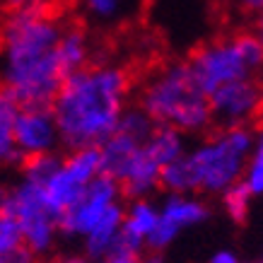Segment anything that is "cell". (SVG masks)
<instances>
[{"label": "cell", "mask_w": 263, "mask_h": 263, "mask_svg": "<svg viewBox=\"0 0 263 263\" xmlns=\"http://www.w3.org/2000/svg\"><path fill=\"white\" fill-rule=\"evenodd\" d=\"M232 5H234V10L239 15L251 17V20L263 12V0H232Z\"/></svg>", "instance_id": "obj_21"}, {"label": "cell", "mask_w": 263, "mask_h": 263, "mask_svg": "<svg viewBox=\"0 0 263 263\" xmlns=\"http://www.w3.org/2000/svg\"><path fill=\"white\" fill-rule=\"evenodd\" d=\"M138 106L155 126H169L183 136H198L213 126L208 95L196 85L186 61L155 68L140 85Z\"/></svg>", "instance_id": "obj_4"}, {"label": "cell", "mask_w": 263, "mask_h": 263, "mask_svg": "<svg viewBox=\"0 0 263 263\" xmlns=\"http://www.w3.org/2000/svg\"><path fill=\"white\" fill-rule=\"evenodd\" d=\"M12 138L22 157L53 152V147L61 143L53 111L51 109H20V116L12 128Z\"/></svg>", "instance_id": "obj_11"}, {"label": "cell", "mask_w": 263, "mask_h": 263, "mask_svg": "<svg viewBox=\"0 0 263 263\" xmlns=\"http://www.w3.org/2000/svg\"><path fill=\"white\" fill-rule=\"evenodd\" d=\"M208 263H244V261H241V256L234 249H217V251L210 254Z\"/></svg>", "instance_id": "obj_22"}, {"label": "cell", "mask_w": 263, "mask_h": 263, "mask_svg": "<svg viewBox=\"0 0 263 263\" xmlns=\"http://www.w3.org/2000/svg\"><path fill=\"white\" fill-rule=\"evenodd\" d=\"M213 126L217 128H251L263 116V82L261 78L239 80L215 89L208 97Z\"/></svg>", "instance_id": "obj_9"}, {"label": "cell", "mask_w": 263, "mask_h": 263, "mask_svg": "<svg viewBox=\"0 0 263 263\" xmlns=\"http://www.w3.org/2000/svg\"><path fill=\"white\" fill-rule=\"evenodd\" d=\"M85 12L99 22H111L123 12L126 0H80Z\"/></svg>", "instance_id": "obj_19"}, {"label": "cell", "mask_w": 263, "mask_h": 263, "mask_svg": "<svg viewBox=\"0 0 263 263\" xmlns=\"http://www.w3.org/2000/svg\"><path fill=\"white\" fill-rule=\"evenodd\" d=\"M56 61L65 78L92 63V44H89L87 32L82 27L65 24V29L56 46Z\"/></svg>", "instance_id": "obj_13"}, {"label": "cell", "mask_w": 263, "mask_h": 263, "mask_svg": "<svg viewBox=\"0 0 263 263\" xmlns=\"http://www.w3.org/2000/svg\"><path fill=\"white\" fill-rule=\"evenodd\" d=\"M51 263H87V261L78 258V256H68V258H58V261H51Z\"/></svg>", "instance_id": "obj_24"}, {"label": "cell", "mask_w": 263, "mask_h": 263, "mask_svg": "<svg viewBox=\"0 0 263 263\" xmlns=\"http://www.w3.org/2000/svg\"><path fill=\"white\" fill-rule=\"evenodd\" d=\"M12 210H15L24 247L34 256L51 251L58 234V220L48 210L44 189L39 183L22 179V183L17 189H12Z\"/></svg>", "instance_id": "obj_7"}, {"label": "cell", "mask_w": 263, "mask_h": 263, "mask_svg": "<svg viewBox=\"0 0 263 263\" xmlns=\"http://www.w3.org/2000/svg\"><path fill=\"white\" fill-rule=\"evenodd\" d=\"M0 263H36V256L24 247V244H20V247L0 254Z\"/></svg>", "instance_id": "obj_20"}, {"label": "cell", "mask_w": 263, "mask_h": 263, "mask_svg": "<svg viewBox=\"0 0 263 263\" xmlns=\"http://www.w3.org/2000/svg\"><path fill=\"white\" fill-rule=\"evenodd\" d=\"M186 138L189 136H183L181 130H176V128L155 126L152 133L147 136V140H145V150H147V155L152 160L164 169L189 150V140Z\"/></svg>", "instance_id": "obj_14"}, {"label": "cell", "mask_w": 263, "mask_h": 263, "mask_svg": "<svg viewBox=\"0 0 263 263\" xmlns=\"http://www.w3.org/2000/svg\"><path fill=\"white\" fill-rule=\"evenodd\" d=\"M65 24L53 0L8 12L0 39L8 58L5 87L22 109H51L65 75L58 68L56 46Z\"/></svg>", "instance_id": "obj_1"}, {"label": "cell", "mask_w": 263, "mask_h": 263, "mask_svg": "<svg viewBox=\"0 0 263 263\" xmlns=\"http://www.w3.org/2000/svg\"><path fill=\"white\" fill-rule=\"evenodd\" d=\"M133 80L126 65L99 61L63 80L51 111L65 147H99L128 109Z\"/></svg>", "instance_id": "obj_2"}, {"label": "cell", "mask_w": 263, "mask_h": 263, "mask_svg": "<svg viewBox=\"0 0 263 263\" xmlns=\"http://www.w3.org/2000/svg\"><path fill=\"white\" fill-rule=\"evenodd\" d=\"M102 174V155L99 147H82V150H70L68 157L61 160V167L53 172L41 189L46 198L48 210L61 220L65 210L75 205V200L80 198L85 189Z\"/></svg>", "instance_id": "obj_6"}, {"label": "cell", "mask_w": 263, "mask_h": 263, "mask_svg": "<svg viewBox=\"0 0 263 263\" xmlns=\"http://www.w3.org/2000/svg\"><path fill=\"white\" fill-rule=\"evenodd\" d=\"M20 102L15 95L10 92L5 85L0 87V164H15L22 162V152L17 150L15 138H12V128L20 116Z\"/></svg>", "instance_id": "obj_15"}, {"label": "cell", "mask_w": 263, "mask_h": 263, "mask_svg": "<svg viewBox=\"0 0 263 263\" xmlns=\"http://www.w3.org/2000/svg\"><path fill=\"white\" fill-rule=\"evenodd\" d=\"M143 263H167V261H164V258H162L160 254H152V256H147V258H145Z\"/></svg>", "instance_id": "obj_25"}, {"label": "cell", "mask_w": 263, "mask_h": 263, "mask_svg": "<svg viewBox=\"0 0 263 263\" xmlns=\"http://www.w3.org/2000/svg\"><path fill=\"white\" fill-rule=\"evenodd\" d=\"M186 65L196 85L210 97L224 85L261 78L263 48L249 32H232L200 44Z\"/></svg>", "instance_id": "obj_5"}, {"label": "cell", "mask_w": 263, "mask_h": 263, "mask_svg": "<svg viewBox=\"0 0 263 263\" xmlns=\"http://www.w3.org/2000/svg\"><path fill=\"white\" fill-rule=\"evenodd\" d=\"M222 200V210L224 215L230 217L232 222H244L251 213V205H254V196L249 193V189L244 183H237V186H232L230 191H224L220 196Z\"/></svg>", "instance_id": "obj_17"}, {"label": "cell", "mask_w": 263, "mask_h": 263, "mask_svg": "<svg viewBox=\"0 0 263 263\" xmlns=\"http://www.w3.org/2000/svg\"><path fill=\"white\" fill-rule=\"evenodd\" d=\"M160 220V205L150 198L130 200L123 208V224H121V239L116 254H138L147 247L152 232ZM114 254V256H116Z\"/></svg>", "instance_id": "obj_12"}, {"label": "cell", "mask_w": 263, "mask_h": 263, "mask_svg": "<svg viewBox=\"0 0 263 263\" xmlns=\"http://www.w3.org/2000/svg\"><path fill=\"white\" fill-rule=\"evenodd\" d=\"M254 143L251 128H217L189 145L176 162L162 169L160 189L167 193L222 196L241 183Z\"/></svg>", "instance_id": "obj_3"}, {"label": "cell", "mask_w": 263, "mask_h": 263, "mask_svg": "<svg viewBox=\"0 0 263 263\" xmlns=\"http://www.w3.org/2000/svg\"><path fill=\"white\" fill-rule=\"evenodd\" d=\"M241 183L247 186L254 198L263 196V126L254 130V143H251V152H249Z\"/></svg>", "instance_id": "obj_16"}, {"label": "cell", "mask_w": 263, "mask_h": 263, "mask_svg": "<svg viewBox=\"0 0 263 263\" xmlns=\"http://www.w3.org/2000/svg\"><path fill=\"white\" fill-rule=\"evenodd\" d=\"M249 34H251V36L258 41V46L263 48V12L251 20V29H249Z\"/></svg>", "instance_id": "obj_23"}, {"label": "cell", "mask_w": 263, "mask_h": 263, "mask_svg": "<svg viewBox=\"0 0 263 263\" xmlns=\"http://www.w3.org/2000/svg\"><path fill=\"white\" fill-rule=\"evenodd\" d=\"M244 263H263V256H258V258H251V261H244Z\"/></svg>", "instance_id": "obj_26"}, {"label": "cell", "mask_w": 263, "mask_h": 263, "mask_svg": "<svg viewBox=\"0 0 263 263\" xmlns=\"http://www.w3.org/2000/svg\"><path fill=\"white\" fill-rule=\"evenodd\" d=\"M121 186L114 181L111 176L99 174L95 181L89 183L85 193L75 200L70 210H65L58 220V232L68 237H87L104 217L111 213L116 205H121Z\"/></svg>", "instance_id": "obj_10"}, {"label": "cell", "mask_w": 263, "mask_h": 263, "mask_svg": "<svg viewBox=\"0 0 263 263\" xmlns=\"http://www.w3.org/2000/svg\"><path fill=\"white\" fill-rule=\"evenodd\" d=\"M210 217V205L203 196L196 193H167L160 203V220L152 232L147 249L152 254H162L174 244L183 232L196 230Z\"/></svg>", "instance_id": "obj_8"}, {"label": "cell", "mask_w": 263, "mask_h": 263, "mask_svg": "<svg viewBox=\"0 0 263 263\" xmlns=\"http://www.w3.org/2000/svg\"><path fill=\"white\" fill-rule=\"evenodd\" d=\"M20 244H22V234H20V224H17L15 210H12V191H10L5 205L0 210V254H5Z\"/></svg>", "instance_id": "obj_18"}]
</instances>
